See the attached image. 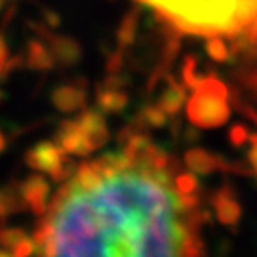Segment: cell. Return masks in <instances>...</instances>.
<instances>
[{"mask_svg": "<svg viewBox=\"0 0 257 257\" xmlns=\"http://www.w3.org/2000/svg\"><path fill=\"white\" fill-rule=\"evenodd\" d=\"M52 103L61 112L82 110L86 105V86L82 82H67L57 86L52 93Z\"/></svg>", "mask_w": 257, "mask_h": 257, "instance_id": "obj_11", "label": "cell"}, {"mask_svg": "<svg viewBox=\"0 0 257 257\" xmlns=\"http://www.w3.org/2000/svg\"><path fill=\"white\" fill-rule=\"evenodd\" d=\"M206 52L217 63H225V61H229L230 57V50L227 46V42L223 40V37H208Z\"/></svg>", "mask_w": 257, "mask_h": 257, "instance_id": "obj_17", "label": "cell"}, {"mask_svg": "<svg viewBox=\"0 0 257 257\" xmlns=\"http://www.w3.org/2000/svg\"><path fill=\"white\" fill-rule=\"evenodd\" d=\"M166 88L160 99H158V107L164 110L166 116H175L179 110L185 107V101H187V90L185 86H181L179 82H175L172 76H166Z\"/></svg>", "mask_w": 257, "mask_h": 257, "instance_id": "obj_12", "label": "cell"}, {"mask_svg": "<svg viewBox=\"0 0 257 257\" xmlns=\"http://www.w3.org/2000/svg\"><path fill=\"white\" fill-rule=\"evenodd\" d=\"M78 126L82 128L84 136L88 139L92 151L101 149L107 141H109V126L105 120V112H101L99 109H86L80 112V116L76 118Z\"/></svg>", "mask_w": 257, "mask_h": 257, "instance_id": "obj_8", "label": "cell"}, {"mask_svg": "<svg viewBox=\"0 0 257 257\" xmlns=\"http://www.w3.org/2000/svg\"><path fill=\"white\" fill-rule=\"evenodd\" d=\"M141 118H143L147 128H162L166 122H168V116H166L164 110L160 109L158 105H149V107H145Z\"/></svg>", "mask_w": 257, "mask_h": 257, "instance_id": "obj_18", "label": "cell"}, {"mask_svg": "<svg viewBox=\"0 0 257 257\" xmlns=\"http://www.w3.org/2000/svg\"><path fill=\"white\" fill-rule=\"evenodd\" d=\"M181 168L145 136L120 155L86 160L35 230V257H204L198 196L175 187Z\"/></svg>", "mask_w": 257, "mask_h": 257, "instance_id": "obj_1", "label": "cell"}, {"mask_svg": "<svg viewBox=\"0 0 257 257\" xmlns=\"http://www.w3.org/2000/svg\"><path fill=\"white\" fill-rule=\"evenodd\" d=\"M229 139H230V145H234V147H244L249 141L248 128L242 126V124H234L229 132Z\"/></svg>", "mask_w": 257, "mask_h": 257, "instance_id": "obj_21", "label": "cell"}, {"mask_svg": "<svg viewBox=\"0 0 257 257\" xmlns=\"http://www.w3.org/2000/svg\"><path fill=\"white\" fill-rule=\"evenodd\" d=\"M130 101V95L122 88H112V86H99L97 88V107L101 112H122Z\"/></svg>", "mask_w": 257, "mask_h": 257, "instance_id": "obj_13", "label": "cell"}, {"mask_svg": "<svg viewBox=\"0 0 257 257\" xmlns=\"http://www.w3.org/2000/svg\"><path fill=\"white\" fill-rule=\"evenodd\" d=\"M23 236H25V232L21 229H0V244L8 249L14 248Z\"/></svg>", "mask_w": 257, "mask_h": 257, "instance_id": "obj_22", "label": "cell"}, {"mask_svg": "<svg viewBox=\"0 0 257 257\" xmlns=\"http://www.w3.org/2000/svg\"><path fill=\"white\" fill-rule=\"evenodd\" d=\"M0 257H14L10 251H6V249H0Z\"/></svg>", "mask_w": 257, "mask_h": 257, "instance_id": "obj_25", "label": "cell"}, {"mask_svg": "<svg viewBox=\"0 0 257 257\" xmlns=\"http://www.w3.org/2000/svg\"><path fill=\"white\" fill-rule=\"evenodd\" d=\"M55 141H40L25 153V164L38 174L50 175L54 181H67L74 168Z\"/></svg>", "mask_w": 257, "mask_h": 257, "instance_id": "obj_4", "label": "cell"}, {"mask_svg": "<svg viewBox=\"0 0 257 257\" xmlns=\"http://www.w3.org/2000/svg\"><path fill=\"white\" fill-rule=\"evenodd\" d=\"M249 151H248V162L251 166V175H255L257 179V132L249 134Z\"/></svg>", "mask_w": 257, "mask_h": 257, "instance_id": "obj_23", "label": "cell"}, {"mask_svg": "<svg viewBox=\"0 0 257 257\" xmlns=\"http://www.w3.org/2000/svg\"><path fill=\"white\" fill-rule=\"evenodd\" d=\"M138 23H139V12L132 10L126 14V18L122 19L118 31H116V40H118V52L124 48H130L136 40V33H138Z\"/></svg>", "mask_w": 257, "mask_h": 257, "instance_id": "obj_15", "label": "cell"}, {"mask_svg": "<svg viewBox=\"0 0 257 257\" xmlns=\"http://www.w3.org/2000/svg\"><path fill=\"white\" fill-rule=\"evenodd\" d=\"M198 61H196V57L194 55H187L185 57V61H183V82L187 88H194L196 84L200 82V74H198Z\"/></svg>", "mask_w": 257, "mask_h": 257, "instance_id": "obj_19", "label": "cell"}, {"mask_svg": "<svg viewBox=\"0 0 257 257\" xmlns=\"http://www.w3.org/2000/svg\"><path fill=\"white\" fill-rule=\"evenodd\" d=\"M25 204L21 200V194H19V189L14 191V189H0V217H6V215H12L16 211L23 210Z\"/></svg>", "mask_w": 257, "mask_h": 257, "instance_id": "obj_16", "label": "cell"}, {"mask_svg": "<svg viewBox=\"0 0 257 257\" xmlns=\"http://www.w3.org/2000/svg\"><path fill=\"white\" fill-rule=\"evenodd\" d=\"M6 149V138H4V134L0 132V153Z\"/></svg>", "mask_w": 257, "mask_h": 257, "instance_id": "obj_24", "label": "cell"}, {"mask_svg": "<svg viewBox=\"0 0 257 257\" xmlns=\"http://www.w3.org/2000/svg\"><path fill=\"white\" fill-rule=\"evenodd\" d=\"M16 65H19V59H14V61H10L8 44H6L4 37L0 35V78H4V76L8 74L10 69H14Z\"/></svg>", "mask_w": 257, "mask_h": 257, "instance_id": "obj_20", "label": "cell"}, {"mask_svg": "<svg viewBox=\"0 0 257 257\" xmlns=\"http://www.w3.org/2000/svg\"><path fill=\"white\" fill-rule=\"evenodd\" d=\"M50 193H52L50 183L42 175H29L27 179L19 185V194H21L25 208H29L38 217L46 211Z\"/></svg>", "mask_w": 257, "mask_h": 257, "instance_id": "obj_6", "label": "cell"}, {"mask_svg": "<svg viewBox=\"0 0 257 257\" xmlns=\"http://www.w3.org/2000/svg\"><path fill=\"white\" fill-rule=\"evenodd\" d=\"M185 166L189 168V172H193L194 175H210L213 172H229V170H238V166H230L225 158L213 155L210 151L200 147L189 149L183 156Z\"/></svg>", "mask_w": 257, "mask_h": 257, "instance_id": "obj_7", "label": "cell"}, {"mask_svg": "<svg viewBox=\"0 0 257 257\" xmlns=\"http://www.w3.org/2000/svg\"><path fill=\"white\" fill-rule=\"evenodd\" d=\"M177 33L238 37L257 18V0H139Z\"/></svg>", "mask_w": 257, "mask_h": 257, "instance_id": "obj_2", "label": "cell"}, {"mask_svg": "<svg viewBox=\"0 0 257 257\" xmlns=\"http://www.w3.org/2000/svg\"><path fill=\"white\" fill-rule=\"evenodd\" d=\"M4 4H6V0H0V10L4 8Z\"/></svg>", "mask_w": 257, "mask_h": 257, "instance_id": "obj_26", "label": "cell"}, {"mask_svg": "<svg viewBox=\"0 0 257 257\" xmlns=\"http://www.w3.org/2000/svg\"><path fill=\"white\" fill-rule=\"evenodd\" d=\"M0 101H2V92H0Z\"/></svg>", "mask_w": 257, "mask_h": 257, "instance_id": "obj_27", "label": "cell"}, {"mask_svg": "<svg viewBox=\"0 0 257 257\" xmlns=\"http://www.w3.org/2000/svg\"><path fill=\"white\" fill-rule=\"evenodd\" d=\"M55 143L57 147L63 151L65 155H73V156H88L90 153H93L88 139L84 136L82 128L78 126L76 120H63L57 132H55Z\"/></svg>", "mask_w": 257, "mask_h": 257, "instance_id": "obj_5", "label": "cell"}, {"mask_svg": "<svg viewBox=\"0 0 257 257\" xmlns=\"http://www.w3.org/2000/svg\"><path fill=\"white\" fill-rule=\"evenodd\" d=\"M187 118L196 128H221L230 118L229 90L215 74L202 76L193 88V95L185 101Z\"/></svg>", "mask_w": 257, "mask_h": 257, "instance_id": "obj_3", "label": "cell"}, {"mask_svg": "<svg viewBox=\"0 0 257 257\" xmlns=\"http://www.w3.org/2000/svg\"><path fill=\"white\" fill-rule=\"evenodd\" d=\"M25 63L33 71H50L55 65V61L48 44H44L38 38H33L27 44V59H25Z\"/></svg>", "mask_w": 257, "mask_h": 257, "instance_id": "obj_14", "label": "cell"}, {"mask_svg": "<svg viewBox=\"0 0 257 257\" xmlns=\"http://www.w3.org/2000/svg\"><path fill=\"white\" fill-rule=\"evenodd\" d=\"M211 206H213V211H215L219 223L227 225V227H236L238 225L240 217H242V206H240L236 193L232 191L230 185L221 187L219 191L213 194Z\"/></svg>", "mask_w": 257, "mask_h": 257, "instance_id": "obj_10", "label": "cell"}, {"mask_svg": "<svg viewBox=\"0 0 257 257\" xmlns=\"http://www.w3.org/2000/svg\"><path fill=\"white\" fill-rule=\"evenodd\" d=\"M42 37L46 38L48 48L54 55V61L63 67H71V65L78 63L82 57V50L80 44L71 37H61V35H54L50 29H40Z\"/></svg>", "mask_w": 257, "mask_h": 257, "instance_id": "obj_9", "label": "cell"}]
</instances>
